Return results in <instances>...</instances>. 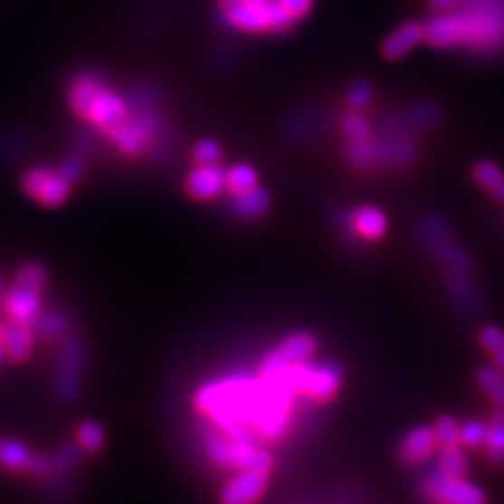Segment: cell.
Returning <instances> with one entry per match:
<instances>
[{
	"label": "cell",
	"mask_w": 504,
	"mask_h": 504,
	"mask_svg": "<svg viewBox=\"0 0 504 504\" xmlns=\"http://www.w3.org/2000/svg\"><path fill=\"white\" fill-rule=\"evenodd\" d=\"M298 398L282 383L230 374L204 383L193 396L200 417L217 430L254 444L277 442L291 428Z\"/></svg>",
	"instance_id": "6da1fadb"
},
{
	"label": "cell",
	"mask_w": 504,
	"mask_h": 504,
	"mask_svg": "<svg viewBox=\"0 0 504 504\" xmlns=\"http://www.w3.org/2000/svg\"><path fill=\"white\" fill-rule=\"evenodd\" d=\"M426 40L435 47H472L491 51L504 45V8L493 0L433 17L426 26Z\"/></svg>",
	"instance_id": "7a4b0ae2"
},
{
	"label": "cell",
	"mask_w": 504,
	"mask_h": 504,
	"mask_svg": "<svg viewBox=\"0 0 504 504\" xmlns=\"http://www.w3.org/2000/svg\"><path fill=\"white\" fill-rule=\"evenodd\" d=\"M71 110L88 126L100 129L107 138L126 128L131 118L128 101L96 73H79L68 88Z\"/></svg>",
	"instance_id": "3957f363"
},
{
	"label": "cell",
	"mask_w": 504,
	"mask_h": 504,
	"mask_svg": "<svg viewBox=\"0 0 504 504\" xmlns=\"http://www.w3.org/2000/svg\"><path fill=\"white\" fill-rule=\"evenodd\" d=\"M204 442H205V454L215 467L224 471H243L254 469L265 474H271L275 467L273 454L262 447V444L247 442L242 439H235L210 423L204 424Z\"/></svg>",
	"instance_id": "277c9868"
},
{
	"label": "cell",
	"mask_w": 504,
	"mask_h": 504,
	"mask_svg": "<svg viewBox=\"0 0 504 504\" xmlns=\"http://www.w3.org/2000/svg\"><path fill=\"white\" fill-rule=\"evenodd\" d=\"M219 10L228 24L249 34H282L295 23L279 0H219Z\"/></svg>",
	"instance_id": "5b68a950"
},
{
	"label": "cell",
	"mask_w": 504,
	"mask_h": 504,
	"mask_svg": "<svg viewBox=\"0 0 504 504\" xmlns=\"http://www.w3.org/2000/svg\"><path fill=\"white\" fill-rule=\"evenodd\" d=\"M275 381L286 385L298 400L303 398L314 404H328L340 389L342 370L335 363L309 361L288 370Z\"/></svg>",
	"instance_id": "8992f818"
},
{
	"label": "cell",
	"mask_w": 504,
	"mask_h": 504,
	"mask_svg": "<svg viewBox=\"0 0 504 504\" xmlns=\"http://www.w3.org/2000/svg\"><path fill=\"white\" fill-rule=\"evenodd\" d=\"M318 340L309 331H295L281 340L258 365L256 376L265 381H275L288 370L314 359Z\"/></svg>",
	"instance_id": "52a82bcc"
},
{
	"label": "cell",
	"mask_w": 504,
	"mask_h": 504,
	"mask_svg": "<svg viewBox=\"0 0 504 504\" xmlns=\"http://www.w3.org/2000/svg\"><path fill=\"white\" fill-rule=\"evenodd\" d=\"M71 180L61 166H34L23 174V191L28 198L36 200L45 207L62 205L71 193Z\"/></svg>",
	"instance_id": "ba28073f"
},
{
	"label": "cell",
	"mask_w": 504,
	"mask_h": 504,
	"mask_svg": "<svg viewBox=\"0 0 504 504\" xmlns=\"http://www.w3.org/2000/svg\"><path fill=\"white\" fill-rule=\"evenodd\" d=\"M423 495L433 504H486L484 491L465 479L433 471L421 486Z\"/></svg>",
	"instance_id": "9c48e42d"
},
{
	"label": "cell",
	"mask_w": 504,
	"mask_h": 504,
	"mask_svg": "<svg viewBox=\"0 0 504 504\" xmlns=\"http://www.w3.org/2000/svg\"><path fill=\"white\" fill-rule=\"evenodd\" d=\"M342 135L346 138V156L351 166L365 168L374 161V142L366 118L359 112H347L342 118Z\"/></svg>",
	"instance_id": "30bf717a"
},
{
	"label": "cell",
	"mask_w": 504,
	"mask_h": 504,
	"mask_svg": "<svg viewBox=\"0 0 504 504\" xmlns=\"http://www.w3.org/2000/svg\"><path fill=\"white\" fill-rule=\"evenodd\" d=\"M82 344L75 337H68L58 355V372H56V393L64 400H73L81 389V372H82Z\"/></svg>",
	"instance_id": "8fae6325"
},
{
	"label": "cell",
	"mask_w": 504,
	"mask_h": 504,
	"mask_svg": "<svg viewBox=\"0 0 504 504\" xmlns=\"http://www.w3.org/2000/svg\"><path fill=\"white\" fill-rule=\"evenodd\" d=\"M421 230L424 240L433 249L435 256L442 263H447V268H451L456 273H465L471 270V258L454 243V240L449 235L447 228L442 226L441 221L430 217L423 223Z\"/></svg>",
	"instance_id": "7c38bea8"
},
{
	"label": "cell",
	"mask_w": 504,
	"mask_h": 504,
	"mask_svg": "<svg viewBox=\"0 0 504 504\" xmlns=\"http://www.w3.org/2000/svg\"><path fill=\"white\" fill-rule=\"evenodd\" d=\"M0 310L5 312L8 321L34 325L43 312V293L14 282L3 295Z\"/></svg>",
	"instance_id": "4fadbf2b"
},
{
	"label": "cell",
	"mask_w": 504,
	"mask_h": 504,
	"mask_svg": "<svg viewBox=\"0 0 504 504\" xmlns=\"http://www.w3.org/2000/svg\"><path fill=\"white\" fill-rule=\"evenodd\" d=\"M270 484V474L254 469L235 471L221 491V504H256Z\"/></svg>",
	"instance_id": "5bb4252c"
},
{
	"label": "cell",
	"mask_w": 504,
	"mask_h": 504,
	"mask_svg": "<svg viewBox=\"0 0 504 504\" xmlns=\"http://www.w3.org/2000/svg\"><path fill=\"white\" fill-rule=\"evenodd\" d=\"M0 340H3L6 361L21 365L31 359L36 342V331L33 325L6 321L0 323Z\"/></svg>",
	"instance_id": "9a60e30c"
},
{
	"label": "cell",
	"mask_w": 504,
	"mask_h": 504,
	"mask_svg": "<svg viewBox=\"0 0 504 504\" xmlns=\"http://www.w3.org/2000/svg\"><path fill=\"white\" fill-rule=\"evenodd\" d=\"M185 191L200 202L215 200L224 191V170L219 165H196L185 177Z\"/></svg>",
	"instance_id": "2e32d148"
},
{
	"label": "cell",
	"mask_w": 504,
	"mask_h": 504,
	"mask_svg": "<svg viewBox=\"0 0 504 504\" xmlns=\"http://www.w3.org/2000/svg\"><path fill=\"white\" fill-rule=\"evenodd\" d=\"M423 40H426V28L421 23L407 21L398 28H395V31L385 38L381 45V52L385 58H389V61H398V58L405 56Z\"/></svg>",
	"instance_id": "e0dca14e"
},
{
	"label": "cell",
	"mask_w": 504,
	"mask_h": 504,
	"mask_svg": "<svg viewBox=\"0 0 504 504\" xmlns=\"http://www.w3.org/2000/svg\"><path fill=\"white\" fill-rule=\"evenodd\" d=\"M437 447L433 430L428 426H417L405 433L400 442V458L405 463H423L426 461Z\"/></svg>",
	"instance_id": "ac0fdd59"
},
{
	"label": "cell",
	"mask_w": 504,
	"mask_h": 504,
	"mask_svg": "<svg viewBox=\"0 0 504 504\" xmlns=\"http://www.w3.org/2000/svg\"><path fill=\"white\" fill-rule=\"evenodd\" d=\"M349 223L353 232L368 242L381 240L385 235V230H387V219H385L383 212H379L374 205L357 207V210L351 214Z\"/></svg>",
	"instance_id": "d6986e66"
},
{
	"label": "cell",
	"mask_w": 504,
	"mask_h": 504,
	"mask_svg": "<svg viewBox=\"0 0 504 504\" xmlns=\"http://www.w3.org/2000/svg\"><path fill=\"white\" fill-rule=\"evenodd\" d=\"M417 156V147L404 138L379 140L374 144V161L379 165H407Z\"/></svg>",
	"instance_id": "ffe728a7"
},
{
	"label": "cell",
	"mask_w": 504,
	"mask_h": 504,
	"mask_svg": "<svg viewBox=\"0 0 504 504\" xmlns=\"http://www.w3.org/2000/svg\"><path fill=\"white\" fill-rule=\"evenodd\" d=\"M486 452L491 463L504 465V409L497 407L488 421Z\"/></svg>",
	"instance_id": "44dd1931"
},
{
	"label": "cell",
	"mask_w": 504,
	"mask_h": 504,
	"mask_svg": "<svg viewBox=\"0 0 504 504\" xmlns=\"http://www.w3.org/2000/svg\"><path fill=\"white\" fill-rule=\"evenodd\" d=\"M258 187V174L249 165H235L224 172V189L233 196L240 198Z\"/></svg>",
	"instance_id": "7402d4cb"
},
{
	"label": "cell",
	"mask_w": 504,
	"mask_h": 504,
	"mask_svg": "<svg viewBox=\"0 0 504 504\" xmlns=\"http://www.w3.org/2000/svg\"><path fill=\"white\" fill-rule=\"evenodd\" d=\"M33 328L36 331V337H40L47 342H56L68 335V321L61 312H56V310L42 312L40 318L34 321Z\"/></svg>",
	"instance_id": "603a6c76"
},
{
	"label": "cell",
	"mask_w": 504,
	"mask_h": 504,
	"mask_svg": "<svg viewBox=\"0 0 504 504\" xmlns=\"http://www.w3.org/2000/svg\"><path fill=\"white\" fill-rule=\"evenodd\" d=\"M33 452L23 442L14 439H0V465L8 471H26Z\"/></svg>",
	"instance_id": "cb8c5ba5"
},
{
	"label": "cell",
	"mask_w": 504,
	"mask_h": 504,
	"mask_svg": "<svg viewBox=\"0 0 504 504\" xmlns=\"http://www.w3.org/2000/svg\"><path fill=\"white\" fill-rule=\"evenodd\" d=\"M477 383L497 407L504 409V372L490 365L480 366L477 370Z\"/></svg>",
	"instance_id": "d4e9b609"
},
{
	"label": "cell",
	"mask_w": 504,
	"mask_h": 504,
	"mask_svg": "<svg viewBox=\"0 0 504 504\" xmlns=\"http://www.w3.org/2000/svg\"><path fill=\"white\" fill-rule=\"evenodd\" d=\"M268 205H270V196L260 185L254 187L252 191H249L247 195L235 198L237 214L247 219H256V217L263 215L265 212H268Z\"/></svg>",
	"instance_id": "484cf974"
},
{
	"label": "cell",
	"mask_w": 504,
	"mask_h": 504,
	"mask_svg": "<svg viewBox=\"0 0 504 504\" xmlns=\"http://www.w3.org/2000/svg\"><path fill=\"white\" fill-rule=\"evenodd\" d=\"M472 174L482 187H486L500 202H504V174L497 165H493L490 161H480L477 166H474Z\"/></svg>",
	"instance_id": "4316f807"
},
{
	"label": "cell",
	"mask_w": 504,
	"mask_h": 504,
	"mask_svg": "<svg viewBox=\"0 0 504 504\" xmlns=\"http://www.w3.org/2000/svg\"><path fill=\"white\" fill-rule=\"evenodd\" d=\"M75 442L82 452H98L105 442L103 428L94 421L81 423L75 432Z\"/></svg>",
	"instance_id": "83f0119b"
},
{
	"label": "cell",
	"mask_w": 504,
	"mask_h": 504,
	"mask_svg": "<svg viewBox=\"0 0 504 504\" xmlns=\"http://www.w3.org/2000/svg\"><path fill=\"white\" fill-rule=\"evenodd\" d=\"M433 435L437 441V447L441 451L444 449H454L460 447V424L454 417H449V414H442L433 424Z\"/></svg>",
	"instance_id": "f1b7e54d"
},
{
	"label": "cell",
	"mask_w": 504,
	"mask_h": 504,
	"mask_svg": "<svg viewBox=\"0 0 504 504\" xmlns=\"http://www.w3.org/2000/svg\"><path fill=\"white\" fill-rule=\"evenodd\" d=\"M437 471H441L442 474H449V477L465 479V474L469 471V461H467L465 454L460 451V447L444 449V451H441Z\"/></svg>",
	"instance_id": "f546056e"
},
{
	"label": "cell",
	"mask_w": 504,
	"mask_h": 504,
	"mask_svg": "<svg viewBox=\"0 0 504 504\" xmlns=\"http://www.w3.org/2000/svg\"><path fill=\"white\" fill-rule=\"evenodd\" d=\"M15 282L23 284L31 290H36L40 293H45L47 288V271L43 270V265L36 262L23 263L15 273Z\"/></svg>",
	"instance_id": "4dcf8cb0"
},
{
	"label": "cell",
	"mask_w": 504,
	"mask_h": 504,
	"mask_svg": "<svg viewBox=\"0 0 504 504\" xmlns=\"http://www.w3.org/2000/svg\"><path fill=\"white\" fill-rule=\"evenodd\" d=\"M488 437V423L467 421L460 426V442L469 449L484 447Z\"/></svg>",
	"instance_id": "1f68e13d"
},
{
	"label": "cell",
	"mask_w": 504,
	"mask_h": 504,
	"mask_svg": "<svg viewBox=\"0 0 504 504\" xmlns=\"http://www.w3.org/2000/svg\"><path fill=\"white\" fill-rule=\"evenodd\" d=\"M372 86L365 81H359L351 84V88L347 90V105L355 110H363L370 105L372 101Z\"/></svg>",
	"instance_id": "d6a6232c"
},
{
	"label": "cell",
	"mask_w": 504,
	"mask_h": 504,
	"mask_svg": "<svg viewBox=\"0 0 504 504\" xmlns=\"http://www.w3.org/2000/svg\"><path fill=\"white\" fill-rule=\"evenodd\" d=\"M193 159L196 165H219L221 161V147L214 140H202L196 144Z\"/></svg>",
	"instance_id": "836d02e7"
},
{
	"label": "cell",
	"mask_w": 504,
	"mask_h": 504,
	"mask_svg": "<svg viewBox=\"0 0 504 504\" xmlns=\"http://www.w3.org/2000/svg\"><path fill=\"white\" fill-rule=\"evenodd\" d=\"M479 340H480V346L490 355H493L504 347V331L500 328H497V325H486L479 335Z\"/></svg>",
	"instance_id": "e575fe53"
},
{
	"label": "cell",
	"mask_w": 504,
	"mask_h": 504,
	"mask_svg": "<svg viewBox=\"0 0 504 504\" xmlns=\"http://www.w3.org/2000/svg\"><path fill=\"white\" fill-rule=\"evenodd\" d=\"M279 5L293 21H298L312 10L314 0H279Z\"/></svg>",
	"instance_id": "d590c367"
},
{
	"label": "cell",
	"mask_w": 504,
	"mask_h": 504,
	"mask_svg": "<svg viewBox=\"0 0 504 504\" xmlns=\"http://www.w3.org/2000/svg\"><path fill=\"white\" fill-rule=\"evenodd\" d=\"M56 469L54 465V460L49 458V456H40V454H33L31 458V463H28V472H33L36 474V477H43V474H49Z\"/></svg>",
	"instance_id": "8d00e7d4"
},
{
	"label": "cell",
	"mask_w": 504,
	"mask_h": 504,
	"mask_svg": "<svg viewBox=\"0 0 504 504\" xmlns=\"http://www.w3.org/2000/svg\"><path fill=\"white\" fill-rule=\"evenodd\" d=\"M73 461H75V451L71 447H66V449L61 451V454L56 456L54 465L56 467H62V469H68Z\"/></svg>",
	"instance_id": "74e56055"
},
{
	"label": "cell",
	"mask_w": 504,
	"mask_h": 504,
	"mask_svg": "<svg viewBox=\"0 0 504 504\" xmlns=\"http://www.w3.org/2000/svg\"><path fill=\"white\" fill-rule=\"evenodd\" d=\"M430 6L435 8L437 12H449L452 10L454 6H458L461 0H428Z\"/></svg>",
	"instance_id": "f35d334b"
},
{
	"label": "cell",
	"mask_w": 504,
	"mask_h": 504,
	"mask_svg": "<svg viewBox=\"0 0 504 504\" xmlns=\"http://www.w3.org/2000/svg\"><path fill=\"white\" fill-rule=\"evenodd\" d=\"M491 359H493V365H495L500 372H504V347L499 349L497 353H493V355H491Z\"/></svg>",
	"instance_id": "ab89813d"
},
{
	"label": "cell",
	"mask_w": 504,
	"mask_h": 504,
	"mask_svg": "<svg viewBox=\"0 0 504 504\" xmlns=\"http://www.w3.org/2000/svg\"><path fill=\"white\" fill-rule=\"evenodd\" d=\"M6 357H5V349H3V340H0V363H3Z\"/></svg>",
	"instance_id": "60d3db41"
},
{
	"label": "cell",
	"mask_w": 504,
	"mask_h": 504,
	"mask_svg": "<svg viewBox=\"0 0 504 504\" xmlns=\"http://www.w3.org/2000/svg\"><path fill=\"white\" fill-rule=\"evenodd\" d=\"M3 295H5V288H3V281H0V303H3Z\"/></svg>",
	"instance_id": "b9f144b4"
}]
</instances>
